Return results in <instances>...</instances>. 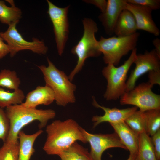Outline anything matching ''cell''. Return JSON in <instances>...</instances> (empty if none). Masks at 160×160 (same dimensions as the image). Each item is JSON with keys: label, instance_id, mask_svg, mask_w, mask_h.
Here are the masks:
<instances>
[{"label": "cell", "instance_id": "obj_1", "mask_svg": "<svg viewBox=\"0 0 160 160\" xmlns=\"http://www.w3.org/2000/svg\"><path fill=\"white\" fill-rule=\"evenodd\" d=\"M81 128L72 119L55 120L46 127L47 137L43 149L48 155L59 156L77 140L87 143Z\"/></svg>", "mask_w": 160, "mask_h": 160}, {"label": "cell", "instance_id": "obj_2", "mask_svg": "<svg viewBox=\"0 0 160 160\" xmlns=\"http://www.w3.org/2000/svg\"><path fill=\"white\" fill-rule=\"evenodd\" d=\"M6 108L5 111L10 123L9 132L5 141L7 142L18 141L19 132L30 123L38 121L39 122V127L41 129L45 127L48 121L54 118L56 115L55 111L51 109L31 108L21 104L10 105Z\"/></svg>", "mask_w": 160, "mask_h": 160}, {"label": "cell", "instance_id": "obj_3", "mask_svg": "<svg viewBox=\"0 0 160 160\" xmlns=\"http://www.w3.org/2000/svg\"><path fill=\"white\" fill-rule=\"evenodd\" d=\"M47 66H38L43 74L46 85L50 87L55 95V101L59 106H65L75 102L74 92L76 85L73 83L63 71L57 68L48 58Z\"/></svg>", "mask_w": 160, "mask_h": 160}, {"label": "cell", "instance_id": "obj_4", "mask_svg": "<svg viewBox=\"0 0 160 160\" xmlns=\"http://www.w3.org/2000/svg\"><path fill=\"white\" fill-rule=\"evenodd\" d=\"M82 21L84 27L83 36L71 50L72 54L77 56L78 60L76 66L68 76L71 81L82 69L87 59L98 57L101 54L98 41L95 37V34L98 30L97 23L88 18H84Z\"/></svg>", "mask_w": 160, "mask_h": 160}, {"label": "cell", "instance_id": "obj_5", "mask_svg": "<svg viewBox=\"0 0 160 160\" xmlns=\"http://www.w3.org/2000/svg\"><path fill=\"white\" fill-rule=\"evenodd\" d=\"M137 50L136 48L133 50L128 58L121 66L116 67L108 64L102 70V74L107 82L104 95L106 100H116L125 92L127 73L136 58Z\"/></svg>", "mask_w": 160, "mask_h": 160}, {"label": "cell", "instance_id": "obj_6", "mask_svg": "<svg viewBox=\"0 0 160 160\" xmlns=\"http://www.w3.org/2000/svg\"><path fill=\"white\" fill-rule=\"evenodd\" d=\"M140 35V33L136 32L124 36L108 38L101 36L98 43L105 63L115 66L118 65L123 56L136 48Z\"/></svg>", "mask_w": 160, "mask_h": 160}, {"label": "cell", "instance_id": "obj_7", "mask_svg": "<svg viewBox=\"0 0 160 160\" xmlns=\"http://www.w3.org/2000/svg\"><path fill=\"white\" fill-rule=\"evenodd\" d=\"M152 87L148 82L139 84L129 91L125 92L120 97V104L134 105L142 112L160 109V95L152 91Z\"/></svg>", "mask_w": 160, "mask_h": 160}, {"label": "cell", "instance_id": "obj_8", "mask_svg": "<svg viewBox=\"0 0 160 160\" xmlns=\"http://www.w3.org/2000/svg\"><path fill=\"white\" fill-rule=\"evenodd\" d=\"M17 23H15L9 25L5 31L0 33L9 47L10 56L13 57L19 52L26 50L39 54H46L48 48L44 42L35 38H33L31 41L26 40L17 29Z\"/></svg>", "mask_w": 160, "mask_h": 160}, {"label": "cell", "instance_id": "obj_9", "mask_svg": "<svg viewBox=\"0 0 160 160\" xmlns=\"http://www.w3.org/2000/svg\"><path fill=\"white\" fill-rule=\"evenodd\" d=\"M47 1L48 5L47 13L52 23L58 53L61 56L68 37L69 24L68 15L70 5L60 7L49 0Z\"/></svg>", "mask_w": 160, "mask_h": 160}, {"label": "cell", "instance_id": "obj_10", "mask_svg": "<svg viewBox=\"0 0 160 160\" xmlns=\"http://www.w3.org/2000/svg\"><path fill=\"white\" fill-rule=\"evenodd\" d=\"M160 60L154 49L137 54L133 63L135 67L126 82L125 92L133 89L137 79L144 73L152 70L160 71Z\"/></svg>", "mask_w": 160, "mask_h": 160}, {"label": "cell", "instance_id": "obj_11", "mask_svg": "<svg viewBox=\"0 0 160 160\" xmlns=\"http://www.w3.org/2000/svg\"><path fill=\"white\" fill-rule=\"evenodd\" d=\"M81 130L87 142L91 147L90 154L93 160H101L103 153L106 149L118 147L127 150L115 133L111 134H93L81 127Z\"/></svg>", "mask_w": 160, "mask_h": 160}, {"label": "cell", "instance_id": "obj_12", "mask_svg": "<svg viewBox=\"0 0 160 160\" xmlns=\"http://www.w3.org/2000/svg\"><path fill=\"white\" fill-rule=\"evenodd\" d=\"M125 9L129 11L134 16L137 30L145 31L156 36L159 35L160 31L153 19L151 9L127 2Z\"/></svg>", "mask_w": 160, "mask_h": 160}, {"label": "cell", "instance_id": "obj_13", "mask_svg": "<svg viewBox=\"0 0 160 160\" xmlns=\"http://www.w3.org/2000/svg\"><path fill=\"white\" fill-rule=\"evenodd\" d=\"M92 99L93 105L101 108L105 112L103 116L96 115L93 117L92 121L94 122V128L103 122H108L110 124H113L124 121L127 117L137 110V108L135 106L122 109L110 108L99 105L94 97H92Z\"/></svg>", "mask_w": 160, "mask_h": 160}, {"label": "cell", "instance_id": "obj_14", "mask_svg": "<svg viewBox=\"0 0 160 160\" xmlns=\"http://www.w3.org/2000/svg\"><path fill=\"white\" fill-rule=\"evenodd\" d=\"M106 9L98 18L107 34L111 36L116 22L121 11L125 9L126 0H108Z\"/></svg>", "mask_w": 160, "mask_h": 160}, {"label": "cell", "instance_id": "obj_15", "mask_svg": "<svg viewBox=\"0 0 160 160\" xmlns=\"http://www.w3.org/2000/svg\"><path fill=\"white\" fill-rule=\"evenodd\" d=\"M55 100V95L49 86H38L27 95L24 102L21 104L26 108H36L39 105H48Z\"/></svg>", "mask_w": 160, "mask_h": 160}, {"label": "cell", "instance_id": "obj_16", "mask_svg": "<svg viewBox=\"0 0 160 160\" xmlns=\"http://www.w3.org/2000/svg\"><path fill=\"white\" fill-rule=\"evenodd\" d=\"M110 124L121 143L129 151L130 154L137 155L138 149L139 135L125 121Z\"/></svg>", "mask_w": 160, "mask_h": 160}, {"label": "cell", "instance_id": "obj_17", "mask_svg": "<svg viewBox=\"0 0 160 160\" xmlns=\"http://www.w3.org/2000/svg\"><path fill=\"white\" fill-rule=\"evenodd\" d=\"M137 30L136 23L132 14L124 9L121 12L115 24L113 34L117 36H124L133 34Z\"/></svg>", "mask_w": 160, "mask_h": 160}, {"label": "cell", "instance_id": "obj_18", "mask_svg": "<svg viewBox=\"0 0 160 160\" xmlns=\"http://www.w3.org/2000/svg\"><path fill=\"white\" fill-rule=\"evenodd\" d=\"M43 132L40 129L31 135L27 134L22 130L19 132L18 160H30L35 152L33 147L35 141Z\"/></svg>", "mask_w": 160, "mask_h": 160}, {"label": "cell", "instance_id": "obj_19", "mask_svg": "<svg viewBox=\"0 0 160 160\" xmlns=\"http://www.w3.org/2000/svg\"><path fill=\"white\" fill-rule=\"evenodd\" d=\"M11 5L8 7L4 1L0 0V21L8 25L13 23H18L22 17V11L16 7L13 0H6Z\"/></svg>", "mask_w": 160, "mask_h": 160}, {"label": "cell", "instance_id": "obj_20", "mask_svg": "<svg viewBox=\"0 0 160 160\" xmlns=\"http://www.w3.org/2000/svg\"><path fill=\"white\" fill-rule=\"evenodd\" d=\"M139 146L135 160H157L151 138L146 133L139 135Z\"/></svg>", "mask_w": 160, "mask_h": 160}, {"label": "cell", "instance_id": "obj_21", "mask_svg": "<svg viewBox=\"0 0 160 160\" xmlns=\"http://www.w3.org/2000/svg\"><path fill=\"white\" fill-rule=\"evenodd\" d=\"M59 156L61 160H93L88 150L76 142Z\"/></svg>", "mask_w": 160, "mask_h": 160}, {"label": "cell", "instance_id": "obj_22", "mask_svg": "<svg viewBox=\"0 0 160 160\" xmlns=\"http://www.w3.org/2000/svg\"><path fill=\"white\" fill-rule=\"evenodd\" d=\"M25 97L23 91L20 89L13 92L5 91L0 87V108H3L9 106L20 104Z\"/></svg>", "mask_w": 160, "mask_h": 160}, {"label": "cell", "instance_id": "obj_23", "mask_svg": "<svg viewBox=\"0 0 160 160\" xmlns=\"http://www.w3.org/2000/svg\"><path fill=\"white\" fill-rule=\"evenodd\" d=\"M143 113L146 133L151 136L160 129V109L150 110Z\"/></svg>", "mask_w": 160, "mask_h": 160}, {"label": "cell", "instance_id": "obj_24", "mask_svg": "<svg viewBox=\"0 0 160 160\" xmlns=\"http://www.w3.org/2000/svg\"><path fill=\"white\" fill-rule=\"evenodd\" d=\"M21 81L15 71L2 70L0 72V87L13 90L19 89Z\"/></svg>", "mask_w": 160, "mask_h": 160}, {"label": "cell", "instance_id": "obj_25", "mask_svg": "<svg viewBox=\"0 0 160 160\" xmlns=\"http://www.w3.org/2000/svg\"><path fill=\"white\" fill-rule=\"evenodd\" d=\"M125 123L138 135L146 132V126L143 112L136 110L125 121Z\"/></svg>", "mask_w": 160, "mask_h": 160}, {"label": "cell", "instance_id": "obj_26", "mask_svg": "<svg viewBox=\"0 0 160 160\" xmlns=\"http://www.w3.org/2000/svg\"><path fill=\"white\" fill-rule=\"evenodd\" d=\"M19 141L4 142L0 148V160H18Z\"/></svg>", "mask_w": 160, "mask_h": 160}, {"label": "cell", "instance_id": "obj_27", "mask_svg": "<svg viewBox=\"0 0 160 160\" xmlns=\"http://www.w3.org/2000/svg\"><path fill=\"white\" fill-rule=\"evenodd\" d=\"M10 129L9 120L5 111L0 108V139L4 142L7 138Z\"/></svg>", "mask_w": 160, "mask_h": 160}, {"label": "cell", "instance_id": "obj_28", "mask_svg": "<svg viewBox=\"0 0 160 160\" xmlns=\"http://www.w3.org/2000/svg\"><path fill=\"white\" fill-rule=\"evenodd\" d=\"M128 3L148 7L152 10L160 8V0H126Z\"/></svg>", "mask_w": 160, "mask_h": 160}, {"label": "cell", "instance_id": "obj_29", "mask_svg": "<svg viewBox=\"0 0 160 160\" xmlns=\"http://www.w3.org/2000/svg\"><path fill=\"white\" fill-rule=\"evenodd\" d=\"M151 138L157 160H160V129Z\"/></svg>", "mask_w": 160, "mask_h": 160}, {"label": "cell", "instance_id": "obj_30", "mask_svg": "<svg viewBox=\"0 0 160 160\" xmlns=\"http://www.w3.org/2000/svg\"><path fill=\"white\" fill-rule=\"evenodd\" d=\"M148 82L153 87L155 84H160V71L152 70L148 72Z\"/></svg>", "mask_w": 160, "mask_h": 160}, {"label": "cell", "instance_id": "obj_31", "mask_svg": "<svg viewBox=\"0 0 160 160\" xmlns=\"http://www.w3.org/2000/svg\"><path fill=\"white\" fill-rule=\"evenodd\" d=\"M87 3L92 4L98 7L102 12L105 10L107 5V1L105 0H84Z\"/></svg>", "mask_w": 160, "mask_h": 160}, {"label": "cell", "instance_id": "obj_32", "mask_svg": "<svg viewBox=\"0 0 160 160\" xmlns=\"http://www.w3.org/2000/svg\"><path fill=\"white\" fill-rule=\"evenodd\" d=\"M0 32V59L9 53L10 50L8 45L5 43L1 37Z\"/></svg>", "mask_w": 160, "mask_h": 160}, {"label": "cell", "instance_id": "obj_33", "mask_svg": "<svg viewBox=\"0 0 160 160\" xmlns=\"http://www.w3.org/2000/svg\"><path fill=\"white\" fill-rule=\"evenodd\" d=\"M153 44L155 47V50L158 55L160 57V40L158 38L154 39Z\"/></svg>", "mask_w": 160, "mask_h": 160}, {"label": "cell", "instance_id": "obj_34", "mask_svg": "<svg viewBox=\"0 0 160 160\" xmlns=\"http://www.w3.org/2000/svg\"><path fill=\"white\" fill-rule=\"evenodd\" d=\"M136 155H133L130 154L127 160H135Z\"/></svg>", "mask_w": 160, "mask_h": 160}]
</instances>
